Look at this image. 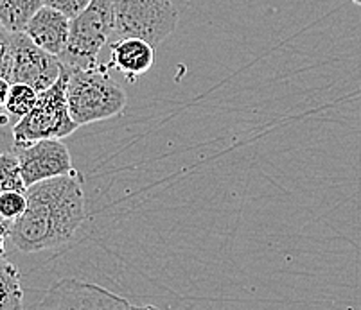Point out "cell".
Segmentation results:
<instances>
[{"label":"cell","mask_w":361,"mask_h":310,"mask_svg":"<svg viewBox=\"0 0 361 310\" xmlns=\"http://www.w3.org/2000/svg\"><path fill=\"white\" fill-rule=\"evenodd\" d=\"M83 178L60 176L25 188L24 214L13 221L9 239L22 253L54 250L75 235L87 219Z\"/></svg>","instance_id":"obj_1"},{"label":"cell","mask_w":361,"mask_h":310,"mask_svg":"<svg viewBox=\"0 0 361 310\" xmlns=\"http://www.w3.org/2000/svg\"><path fill=\"white\" fill-rule=\"evenodd\" d=\"M126 103L124 90L110 77L108 63L68 68L67 104L78 127L121 115Z\"/></svg>","instance_id":"obj_2"},{"label":"cell","mask_w":361,"mask_h":310,"mask_svg":"<svg viewBox=\"0 0 361 310\" xmlns=\"http://www.w3.org/2000/svg\"><path fill=\"white\" fill-rule=\"evenodd\" d=\"M67 81L68 68L61 67L58 81L38 93L35 108L13 126V151L38 140H61L78 129L68 112Z\"/></svg>","instance_id":"obj_3"},{"label":"cell","mask_w":361,"mask_h":310,"mask_svg":"<svg viewBox=\"0 0 361 310\" xmlns=\"http://www.w3.org/2000/svg\"><path fill=\"white\" fill-rule=\"evenodd\" d=\"M114 27V0H92L83 13L71 20L68 41L58 60L68 68L99 63V52L110 41Z\"/></svg>","instance_id":"obj_4"},{"label":"cell","mask_w":361,"mask_h":310,"mask_svg":"<svg viewBox=\"0 0 361 310\" xmlns=\"http://www.w3.org/2000/svg\"><path fill=\"white\" fill-rule=\"evenodd\" d=\"M114 22L119 38H139L157 49L175 32L180 13L171 0H114Z\"/></svg>","instance_id":"obj_5"},{"label":"cell","mask_w":361,"mask_h":310,"mask_svg":"<svg viewBox=\"0 0 361 310\" xmlns=\"http://www.w3.org/2000/svg\"><path fill=\"white\" fill-rule=\"evenodd\" d=\"M58 56L42 51L25 32H11V72L9 84H27L36 93L44 92L61 74Z\"/></svg>","instance_id":"obj_6"},{"label":"cell","mask_w":361,"mask_h":310,"mask_svg":"<svg viewBox=\"0 0 361 310\" xmlns=\"http://www.w3.org/2000/svg\"><path fill=\"white\" fill-rule=\"evenodd\" d=\"M131 303L104 287L65 278L49 287L31 310H130Z\"/></svg>","instance_id":"obj_7"},{"label":"cell","mask_w":361,"mask_h":310,"mask_svg":"<svg viewBox=\"0 0 361 310\" xmlns=\"http://www.w3.org/2000/svg\"><path fill=\"white\" fill-rule=\"evenodd\" d=\"M15 156L25 188L60 176L83 178L72 165L71 153L61 140H38L27 148L15 149Z\"/></svg>","instance_id":"obj_8"},{"label":"cell","mask_w":361,"mask_h":310,"mask_svg":"<svg viewBox=\"0 0 361 310\" xmlns=\"http://www.w3.org/2000/svg\"><path fill=\"white\" fill-rule=\"evenodd\" d=\"M110 68H116L130 83L155 67L157 49L139 38H117L110 44Z\"/></svg>","instance_id":"obj_9"},{"label":"cell","mask_w":361,"mask_h":310,"mask_svg":"<svg viewBox=\"0 0 361 310\" xmlns=\"http://www.w3.org/2000/svg\"><path fill=\"white\" fill-rule=\"evenodd\" d=\"M68 29H71V20L67 16L44 6L29 20L24 32L42 51L49 52L52 56H60L68 41Z\"/></svg>","instance_id":"obj_10"},{"label":"cell","mask_w":361,"mask_h":310,"mask_svg":"<svg viewBox=\"0 0 361 310\" xmlns=\"http://www.w3.org/2000/svg\"><path fill=\"white\" fill-rule=\"evenodd\" d=\"M44 0H0V24L9 32H24Z\"/></svg>","instance_id":"obj_11"},{"label":"cell","mask_w":361,"mask_h":310,"mask_svg":"<svg viewBox=\"0 0 361 310\" xmlns=\"http://www.w3.org/2000/svg\"><path fill=\"white\" fill-rule=\"evenodd\" d=\"M24 289L15 264L0 259V310H22Z\"/></svg>","instance_id":"obj_12"},{"label":"cell","mask_w":361,"mask_h":310,"mask_svg":"<svg viewBox=\"0 0 361 310\" xmlns=\"http://www.w3.org/2000/svg\"><path fill=\"white\" fill-rule=\"evenodd\" d=\"M36 99H38V93H36L31 86L15 83L9 86V93L8 99H6L4 110L8 112L9 117H16V119L20 120L22 117L27 115L32 108H35Z\"/></svg>","instance_id":"obj_13"},{"label":"cell","mask_w":361,"mask_h":310,"mask_svg":"<svg viewBox=\"0 0 361 310\" xmlns=\"http://www.w3.org/2000/svg\"><path fill=\"white\" fill-rule=\"evenodd\" d=\"M4 192H25L18 160L13 153L0 155V194Z\"/></svg>","instance_id":"obj_14"},{"label":"cell","mask_w":361,"mask_h":310,"mask_svg":"<svg viewBox=\"0 0 361 310\" xmlns=\"http://www.w3.org/2000/svg\"><path fill=\"white\" fill-rule=\"evenodd\" d=\"M27 201H25L24 192H4L0 194V214L9 221L20 217L24 214Z\"/></svg>","instance_id":"obj_15"},{"label":"cell","mask_w":361,"mask_h":310,"mask_svg":"<svg viewBox=\"0 0 361 310\" xmlns=\"http://www.w3.org/2000/svg\"><path fill=\"white\" fill-rule=\"evenodd\" d=\"M90 2L92 0H44V6L60 11L61 15L67 16L68 20H72L80 13H83Z\"/></svg>","instance_id":"obj_16"},{"label":"cell","mask_w":361,"mask_h":310,"mask_svg":"<svg viewBox=\"0 0 361 310\" xmlns=\"http://www.w3.org/2000/svg\"><path fill=\"white\" fill-rule=\"evenodd\" d=\"M11 72V32L0 24V77L9 81Z\"/></svg>","instance_id":"obj_17"},{"label":"cell","mask_w":361,"mask_h":310,"mask_svg":"<svg viewBox=\"0 0 361 310\" xmlns=\"http://www.w3.org/2000/svg\"><path fill=\"white\" fill-rule=\"evenodd\" d=\"M9 81H6L4 77H0V110H4L6 106V99H8V93H9Z\"/></svg>","instance_id":"obj_18"},{"label":"cell","mask_w":361,"mask_h":310,"mask_svg":"<svg viewBox=\"0 0 361 310\" xmlns=\"http://www.w3.org/2000/svg\"><path fill=\"white\" fill-rule=\"evenodd\" d=\"M11 228H13V221H9V219H6L4 215L0 214V237L8 239L9 233H11Z\"/></svg>","instance_id":"obj_19"},{"label":"cell","mask_w":361,"mask_h":310,"mask_svg":"<svg viewBox=\"0 0 361 310\" xmlns=\"http://www.w3.org/2000/svg\"><path fill=\"white\" fill-rule=\"evenodd\" d=\"M9 124V115L6 110H0V126H8Z\"/></svg>","instance_id":"obj_20"},{"label":"cell","mask_w":361,"mask_h":310,"mask_svg":"<svg viewBox=\"0 0 361 310\" xmlns=\"http://www.w3.org/2000/svg\"><path fill=\"white\" fill-rule=\"evenodd\" d=\"M130 310H160V309H157V306H153V305H144V306H133V305H131Z\"/></svg>","instance_id":"obj_21"},{"label":"cell","mask_w":361,"mask_h":310,"mask_svg":"<svg viewBox=\"0 0 361 310\" xmlns=\"http://www.w3.org/2000/svg\"><path fill=\"white\" fill-rule=\"evenodd\" d=\"M4 253H6V239L4 237H0V259L4 257Z\"/></svg>","instance_id":"obj_22"},{"label":"cell","mask_w":361,"mask_h":310,"mask_svg":"<svg viewBox=\"0 0 361 310\" xmlns=\"http://www.w3.org/2000/svg\"><path fill=\"white\" fill-rule=\"evenodd\" d=\"M353 2H354V4H356V6H361V0H353Z\"/></svg>","instance_id":"obj_23"}]
</instances>
